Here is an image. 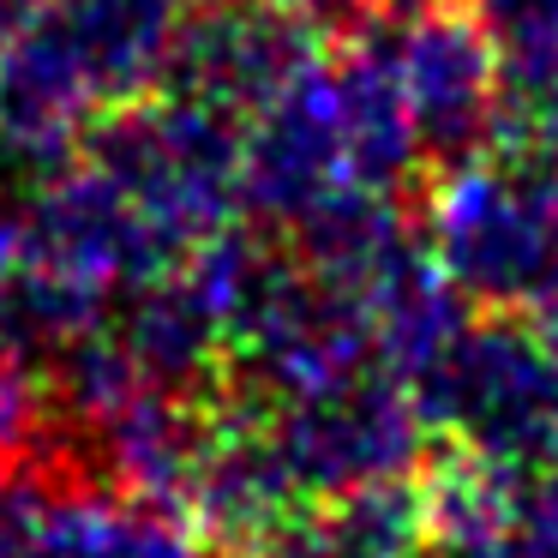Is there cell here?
<instances>
[{
	"label": "cell",
	"mask_w": 558,
	"mask_h": 558,
	"mask_svg": "<svg viewBox=\"0 0 558 558\" xmlns=\"http://www.w3.org/2000/svg\"><path fill=\"white\" fill-rule=\"evenodd\" d=\"M313 43V31L277 0H186L162 54L157 97L198 102L246 126L318 61Z\"/></svg>",
	"instance_id": "obj_3"
},
{
	"label": "cell",
	"mask_w": 558,
	"mask_h": 558,
	"mask_svg": "<svg viewBox=\"0 0 558 558\" xmlns=\"http://www.w3.org/2000/svg\"><path fill=\"white\" fill-rule=\"evenodd\" d=\"M49 373L0 337V481H13V474L25 481L31 457L49 438Z\"/></svg>",
	"instance_id": "obj_8"
},
{
	"label": "cell",
	"mask_w": 558,
	"mask_h": 558,
	"mask_svg": "<svg viewBox=\"0 0 558 558\" xmlns=\"http://www.w3.org/2000/svg\"><path fill=\"white\" fill-rule=\"evenodd\" d=\"M31 558H210V546L181 510L90 481L31 486Z\"/></svg>",
	"instance_id": "obj_5"
},
{
	"label": "cell",
	"mask_w": 558,
	"mask_h": 558,
	"mask_svg": "<svg viewBox=\"0 0 558 558\" xmlns=\"http://www.w3.org/2000/svg\"><path fill=\"white\" fill-rule=\"evenodd\" d=\"M462 7L486 31L498 61L558 54V0H462Z\"/></svg>",
	"instance_id": "obj_9"
},
{
	"label": "cell",
	"mask_w": 558,
	"mask_h": 558,
	"mask_svg": "<svg viewBox=\"0 0 558 558\" xmlns=\"http://www.w3.org/2000/svg\"><path fill=\"white\" fill-rule=\"evenodd\" d=\"M421 234L474 313L546 318L558 306V162L481 150L433 174Z\"/></svg>",
	"instance_id": "obj_1"
},
{
	"label": "cell",
	"mask_w": 558,
	"mask_h": 558,
	"mask_svg": "<svg viewBox=\"0 0 558 558\" xmlns=\"http://www.w3.org/2000/svg\"><path fill=\"white\" fill-rule=\"evenodd\" d=\"M397 78L426 174H445L493 150L498 49L462 0H433L414 19H397Z\"/></svg>",
	"instance_id": "obj_4"
},
{
	"label": "cell",
	"mask_w": 558,
	"mask_h": 558,
	"mask_svg": "<svg viewBox=\"0 0 558 558\" xmlns=\"http://www.w3.org/2000/svg\"><path fill=\"white\" fill-rule=\"evenodd\" d=\"M421 558H558V546L529 534L522 522H510V529H486V534H445Z\"/></svg>",
	"instance_id": "obj_10"
},
{
	"label": "cell",
	"mask_w": 558,
	"mask_h": 558,
	"mask_svg": "<svg viewBox=\"0 0 558 558\" xmlns=\"http://www.w3.org/2000/svg\"><path fill=\"white\" fill-rule=\"evenodd\" d=\"M493 150L558 162V54L498 61V121Z\"/></svg>",
	"instance_id": "obj_7"
},
{
	"label": "cell",
	"mask_w": 558,
	"mask_h": 558,
	"mask_svg": "<svg viewBox=\"0 0 558 558\" xmlns=\"http://www.w3.org/2000/svg\"><path fill=\"white\" fill-rule=\"evenodd\" d=\"M426 546H433V498L426 474H414L318 498L253 558H421Z\"/></svg>",
	"instance_id": "obj_6"
},
{
	"label": "cell",
	"mask_w": 558,
	"mask_h": 558,
	"mask_svg": "<svg viewBox=\"0 0 558 558\" xmlns=\"http://www.w3.org/2000/svg\"><path fill=\"white\" fill-rule=\"evenodd\" d=\"M43 7H49V0H0V54L13 49V43L25 37L31 25H37Z\"/></svg>",
	"instance_id": "obj_11"
},
{
	"label": "cell",
	"mask_w": 558,
	"mask_h": 558,
	"mask_svg": "<svg viewBox=\"0 0 558 558\" xmlns=\"http://www.w3.org/2000/svg\"><path fill=\"white\" fill-rule=\"evenodd\" d=\"M438 450L505 481H534L558 457V342L541 318L481 313L414 378Z\"/></svg>",
	"instance_id": "obj_2"
}]
</instances>
